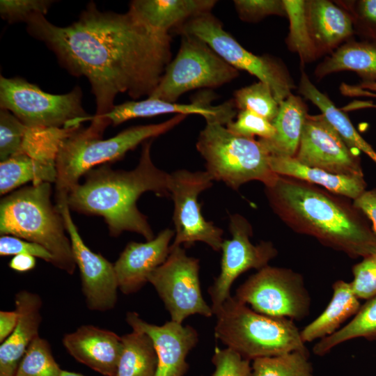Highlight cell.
Listing matches in <instances>:
<instances>
[{
  "mask_svg": "<svg viewBox=\"0 0 376 376\" xmlns=\"http://www.w3.org/2000/svg\"><path fill=\"white\" fill-rule=\"evenodd\" d=\"M31 36L44 42L70 72L86 77L100 117L115 106L116 95L149 97L171 62L169 33L155 31L126 13L102 12L90 3L79 19L58 26L42 14L26 22Z\"/></svg>",
  "mask_w": 376,
  "mask_h": 376,
  "instance_id": "cell-1",
  "label": "cell"
},
{
  "mask_svg": "<svg viewBox=\"0 0 376 376\" xmlns=\"http://www.w3.org/2000/svg\"><path fill=\"white\" fill-rule=\"evenodd\" d=\"M265 187L272 210L294 231L354 258L376 251V236L363 213L339 195L279 175Z\"/></svg>",
  "mask_w": 376,
  "mask_h": 376,
  "instance_id": "cell-2",
  "label": "cell"
},
{
  "mask_svg": "<svg viewBox=\"0 0 376 376\" xmlns=\"http://www.w3.org/2000/svg\"><path fill=\"white\" fill-rule=\"evenodd\" d=\"M153 139L143 143L137 166L130 171L113 170L107 164L88 171L83 183L69 192L70 210L102 217L111 235L124 231L142 235L146 241L155 237L147 217L138 209L141 194L152 191L159 197H169V174L152 162L150 148Z\"/></svg>",
  "mask_w": 376,
  "mask_h": 376,
  "instance_id": "cell-3",
  "label": "cell"
},
{
  "mask_svg": "<svg viewBox=\"0 0 376 376\" xmlns=\"http://www.w3.org/2000/svg\"><path fill=\"white\" fill-rule=\"evenodd\" d=\"M186 117L176 114L161 123L131 127L108 139H102L105 128L111 125L104 119H92L88 127L73 130L63 139L57 153L56 203L67 200L81 176L95 166L120 159L140 143L172 130Z\"/></svg>",
  "mask_w": 376,
  "mask_h": 376,
  "instance_id": "cell-4",
  "label": "cell"
},
{
  "mask_svg": "<svg viewBox=\"0 0 376 376\" xmlns=\"http://www.w3.org/2000/svg\"><path fill=\"white\" fill-rule=\"evenodd\" d=\"M49 182L32 184L15 191L0 203V233L43 246L52 265L72 274L77 267L61 212L51 202Z\"/></svg>",
  "mask_w": 376,
  "mask_h": 376,
  "instance_id": "cell-5",
  "label": "cell"
},
{
  "mask_svg": "<svg viewBox=\"0 0 376 376\" xmlns=\"http://www.w3.org/2000/svg\"><path fill=\"white\" fill-rule=\"evenodd\" d=\"M214 315L215 338L249 361L307 350L293 320L258 313L234 297Z\"/></svg>",
  "mask_w": 376,
  "mask_h": 376,
  "instance_id": "cell-6",
  "label": "cell"
},
{
  "mask_svg": "<svg viewBox=\"0 0 376 376\" xmlns=\"http://www.w3.org/2000/svg\"><path fill=\"white\" fill-rule=\"evenodd\" d=\"M196 149L213 180L233 189L253 180L267 186L277 176L269 165V151L260 139L235 134L218 122H206Z\"/></svg>",
  "mask_w": 376,
  "mask_h": 376,
  "instance_id": "cell-7",
  "label": "cell"
},
{
  "mask_svg": "<svg viewBox=\"0 0 376 376\" xmlns=\"http://www.w3.org/2000/svg\"><path fill=\"white\" fill-rule=\"evenodd\" d=\"M0 106L28 127H79L92 118L82 107L79 87L65 94L54 95L19 77H0Z\"/></svg>",
  "mask_w": 376,
  "mask_h": 376,
  "instance_id": "cell-8",
  "label": "cell"
},
{
  "mask_svg": "<svg viewBox=\"0 0 376 376\" xmlns=\"http://www.w3.org/2000/svg\"><path fill=\"white\" fill-rule=\"evenodd\" d=\"M180 35L176 56L168 64L148 97L175 102L189 91L219 87L238 77V70L226 63L205 42L189 34Z\"/></svg>",
  "mask_w": 376,
  "mask_h": 376,
  "instance_id": "cell-9",
  "label": "cell"
},
{
  "mask_svg": "<svg viewBox=\"0 0 376 376\" xmlns=\"http://www.w3.org/2000/svg\"><path fill=\"white\" fill-rule=\"evenodd\" d=\"M175 30L180 34H189L201 39L233 68L247 71L267 84L279 104L295 88L283 63L272 57L258 56L246 50L224 29L221 22L211 13L192 17Z\"/></svg>",
  "mask_w": 376,
  "mask_h": 376,
  "instance_id": "cell-10",
  "label": "cell"
},
{
  "mask_svg": "<svg viewBox=\"0 0 376 376\" xmlns=\"http://www.w3.org/2000/svg\"><path fill=\"white\" fill-rule=\"evenodd\" d=\"M234 297L258 313L292 320L307 317L311 304L301 274L269 265L250 276Z\"/></svg>",
  "mask_w": 376,
  "mask_h": 376,
  "instance_id": "cell-11",
  "label": "cell"
},
{
  "mask_svg": "<svg viewBox=\"0 0 376 376\" xmlns=\"http://www.w3.org/2000/svg\"><path fill=\"white\" fill-rule=\"evenodd\" d=\"M199 269L198 259L189 256L181 246L171 245L166 260L149 276L148 283L163 301L171 320L182 324L191 315H214L202 295Z\"/></svg>",
  "mask_w": 376,
  "mask_h": 376,
  "instance_id": "cell-12",
  "label": "cell"
},
{
  "mask_svg": "<svg viewBox=\"0 0 376 376\" xmlns=\"http://www.w3.org/2000/svg\"><path fill=\"white\" fill-rule=\"evenodd\" d=\"M213 178L205 171L177 170L169 174V189L174 203L175 237L171 246H192L196 242L221 251L224 231L205 220L198 203L199 194L210 188Z\"/></svg>",
  "mask_w": 376,
  "mask_h": 376,
  "instance_id": "cell-13",
  "label": "cell"
},
{
  "mask_svg": "<svg viewBox=\"0 0 376 376\" xmlns=\"http://www.w3.org/2000/svg\"><path fill=\"white\" fill-rule=\"evenodd\" d=\"M229 230L231 237L224 240L221 248L220 273L208 288L214 314L231 297V285L240 274L250 269L258 270L268 265L278 253L271 242L263 241L258 244L251 242L252 227L239 214L230 216Z\"/></svg>",
  "mask_w": 376,
  "mask_h": 376,
  "instance_id": "cell-14",
  "label": "cell"
},
{
  "mask_svg": "<svg viewBox=\"0 0 376 376\" xmlns=\"http://www.w3.org/2000/svg\"><path fill=\"white\" fill-rule=\"evenodd\" d=\"M294 157L333 174L363 177L359 157L322 113L306 116Z\"/></svg>",
  "mask_w": 376,
  "mask_h": 376,
  "instance_id": "cell-15",
  "label": "cell"
},
{
  "mask_svg": "<svg viewBox=\"0 0 376 376\" xmlns=\"http://www.w3.org/2000/svg\"><path fill=\"white\" fill-rule=\"evenodd\" d=\"M56 205L62 214L69 235L87 307L100 312L113 309L118 290L113 264L86 245L70 216L67 201L56 203Z\"/></svg>",
  "mask_w": 376,
  "mask_h": 376,
  "instance_id": "cell-16",
  "label": "cell"
},
{
  "mask_svg": "<svg viewBox=\"0 0 376 376\" xmlns=\"http://www.w3.org/2000/svg\"><path fill=\"white\" fill-rule=\"evenodd\" d=\"M125 320L132 330L151 338L157 356L155 376L185 375L188 369L187 357L198 341V334L194 327L172 320L162 325L150 324L136 312H128Z\"/></svg>",
  "mask_w": 376,
  "mask_h": 376,
  "instance_id": "cell-17",
  "label": "cell"
},
{
  "mask_svg": "<svg viewBox=\"0 0 376 376\" xmlns=\"http://www.w3.org/2000/svg\"><path fill=\"white\" fill-rule=\"evenodd\" d=\"M212 97L203 95L194 100L190 104H178L148 97L141 101H127L115 105L107 114L95 117L108 120L113 126L136 118L151 117L166 113L196 114L202 116L206 122H218L227 125L233 121L235 116V105L228 101L221 104H211Z\"/></svg>",
  "mask_w": 376,
  "mask_h": 376,
  "instance_id": "cell-18",
  "label": "cell"
},
{
  "mask_svg": "<svg viewBox=\"0 0 376 376\" xmlns=\"http://www.w3.org/2000/svg\"><path fill=\"white\" fill-rule=\"evenodd\" d=\"M175 231L166 228L146 242H129L113 264L118 289L125 295L139 291L150 274L167 258Z\"/></svg>",
  "mask_w": 376,
  "mask_h": 376,
  "instance_id": "cell-19",
  "label": "cell"
},
{
  "mask_svg": "<svg viewBox=\"0 0 376 376\" xmlns=\"http://www.w3.org/2000/svg\"><path fill=\"white\" fill-rule=\"evenodd\" d=\"M63 345L77 361L105 376H116L123 350L122 337L100 327L86 324L65 334Z\"/></svg>",
  "mask_w": 376,
  "mask_h": 376,
  "instance_id": "cell-20",
  "label": "cell"
},
{
  "mask_svg": "<svg viewBox=\"0 0 376 376\" xmlns=\"http://www.w3.org/2000/svg\"><path fill=\"white\" fill-rule=\"evenodd\" d=\"M42 304L36 293L23 290L15 295L19 318L13 333L0 345V376H15L28 347L39 336Z\"/></svg>",
  "mask_w": 376,
  "mask_h": 376,
  "instance_id": "cell-21",
  "label": "cell"
},
{
  "mask_svg": "<svg viewBox=\"0 0 376 376\" xmlns=\"http://www.w3.org/2000/svg\"><path fill=\"white\" fill-rule=\"evenodd\" d=\"M306 15L319 56L332 53L354 33L350 14L337 3L327 0L306 1Z\"/></svg>",
  "mask_w": 376,
  "mask_h": 376,
  "instance_id": "cell-22",
  "label": "cell"
},
{
  "mask_svg": "<svg viewBox=\"0 0 376 376\" xmlns=\"http://www.w3.org/2000/svg\"><path fill=\"white\" fill-rule=\"evenodd\" d=\"M217 1L214 0H134L129 11L148 28L169 33L187 20L210 13Z\"/></svg>",
  "mask_w": 376,
  "mask_h": 376,
  "instance_id": "cell-23",
  "label": "cell"
},
{
  "mask_svg": "<svg viewBox=\"0 0 376 376\" xmlns=\"http://www.w3.org/2000/svg\"><path fill=\"white\" fill-rule=\"evenodd\" d=\"M269 165L276 175L324 187L331 193L353 200L366 191L363 177L333 174L302 164L294 157L270 154Z\"/></svg>",
  "mask_w": 376,
  "mask_h": 376,
  "instance_id": "cell-24",
  "label": "cell"
},
{
  "mask_svg": "<svg viewBox=\"0 0 376 376\" xmlns=\"http://www.w3.org/2000/svg\"><path fill=\"white\" fill-rule=\"evenodd\" d=\"M333 294L326 308L314 320L300 330L302 340L312 342L329 336L354 316L361 307L348 282L338 280L332 285Z\"/></svg>",
  "mask_w": 376,
  "mask_h": 376,
  "instance_id": "cell-25",
  "label": "cell"
},
{
  "mask_svg": "<svg viewBox=\"0 0 376 376\" xmlns=\"http://www.w3.org/2000/svg\"><path fill=\"white\" fill-rule=\"evenodd\" d=\"M307 113L303 100L292 93L279 104L276 116L272 120L275 136L271 139H260L270 154L295 157Z\"/></svg>",
  "mask_w": 376,
  "mask_h": 376,
  "instance_id": "cell-26",
  "label": "cell"
},
{
  "mask_svg": "<svg viewBox=\"0 0 376 376\" xmlns=\"http://www.w3.org/2000/svg\"><path fill=\"white\" fill-rule=\"evenodd\" d=\"M341 71H352L363 81L376 82V43L347 41L317 66L315 75L322 79Z\"/></svg>",
  "mask_w": 376,
  "mask_h": 376,
  "instance_id": "cell-27",
  "label": "cell"
},
{
  "mask_svg": "<svg viewBox=\"0 0 376 376\" xmlns=\"http://www.w3.org/2000/svg\"><path fill=\"white\" fill-rule=\"evenodd\" d=\"M299 92L321 111L327 121L352 149L363 152L376 164V152L358 133L348 116L337 108L327 95L320 91L304 71L301 73Z\"/></svg>",
  "mask_w": 376,
  "mask_h": 376,
  "instance_id": "cell-28",
  "label": "cell"
},
{
  "mask_svg": "<svg viewBox=\"0 0 376 376\" xmlns=\"http://www.w3.org/2000/svg\"><path fill=\"white\" fill-rule=\"evenodd\" d=\"M56 164L45 163L24 153H18L0 163V194L4 195L31 182H56Z\"/></svg>",
  "mask_w": 376,
  "mask_h": 376,
  "instance_id": "cell-29",
  "label": "cell"
},
{
  "mask_svg": "<svg viewBox=\"0 0 376 376\" xmlns=\"http://www.w3.org/2000/svg\"><path fill=\"white\" fill-rule=\"evenodd\" d=\"M121 337L123 347L116 376H155L157 356L151 338L134 330Z\"/></svg>",
  "mask_w": 376,
  "mask_h": 376,
  "instance_id": "cell-30",
  "label": "cell"
},
{
  "mask_svg": "<svg viewBox=\"0 0 376 376\" xmlns=\"http://www.w3.org/2000/svg\"><path fill=\"white\" fill-rule=\"evenodd\" d=\"M361 337L376 340V295L361 306L349 323L333 334L320 339L313 346V352L322 357L337 345Z\"/></svg>",
  "mask_w": 376,
  "mask_h": 376,
  "instance_id": "cell-31",
  "label": "cell"
},
{
  "mask_svg": "<svg viewBox=\"0 0 376 376\" xmlns=\"http://www.w3.org/2000/svg\"><path fill=\"white\" fill-rule=\"evenodd\" d=\"M289 19L286 39L288 48L297 53L302 63L313 61L319 55L312 40L306 15V1L283 0Z\"/></svg>",
  "mask_w": 376,
  "mask_h": 376,
  "instance_id": "cell-32",
  "label": "cell"
},
{
  "mask_svg": "<svg viewBox=\"0 0 376 376\" xmlns=\"http://www.w3.org/2000/svg\"><path fill=\"white\" fill-rule=\"evenodd\" d=\"M251 376H313L308 350L255 359Z\"/></svg>",
  "mask_w": 376,
  "mask_h": 376,
  "instance_id": "cell-33",
  "label": "cell"
},
{
  "mask_svg": "<svg viewBox=\"0 0 376 376\" xmlns=\"http://www.w3.org/2000/svg\"><path fill=\"white\" fill-rule=\"evenodd\" d=\"M61 370L49 343L38 336L28 347L15 376H60Z\"/></svg>",
  "mask_w": 376,
  "mask_h": 376,
  "instance_id": "cell-34",
  "label": "cell"
},
{
  "mask_svg": "<svg viewBox=\"0 0 376 376\" xmlns=\"http://www.w3.org/2000/svg\"><path fill=\"white\" fill-rule=\"evenodd\" d=\"M235 107L254 112L272 122L277 115L279 103L270 87L259 81L235 91Z\"/></svg>",
  "mask_w": 376,
  "mask_h": 376,
  "instance_id": "cell-35",
  "label": "cell"
},
{
  "mask_svg": "<svg viewBox=\"0 0 376 376\" xmlns=\"http://www.w3.org/2000/svg\"><path fill=\"white\" fill-rule=\"evenodd\" d=\"M26 126L12 112L0 109V160L3 162L22 150L27 130Z\"/></svg>",
  "mask_w": 376,
  "mask_h": 376,
  "instance_id": "cell-36",
  "label": "cell"
},
{
  "mask_svg": "<svg viewBox=\"0 0 376 376\" xmlns=\"http://www.w3.org/2000/svg\"><path fill=\"white\" fill-rule=\"evenodd\" d=\"M336 2L350 14L354 31L363 40L376 43V0Z\"/></svg>",
  "mask_w": 376,
  "mask_h": 376,
  "instance_id": "cell-37",
  "label": "cell"
},
{
  "mask_svg": "<svg viewBox=\"0 0 376 376\" xmlns=\"http://www.w3.org/2000/svg\"><path fill=\"white\" fill-rule=\"evenodd\" d=\"M226 127L233 133L253 138L256 136L263 139H271L276 134V130L271 121L248 110L239 112L237 119L229 123Z\"/></svg>",
  "mask_w": 376,
  "mask_h": 376,
  "instance_id": "cell-38",
  "label": "cell"
},
{
  "mask_svg": "<svg viewBox=\"0 0 376 376\" xmlns=\"http://www.w3.org/2000/svg\"><path fill=\"white\" fill-rule=\"evenodd\" d=\"M351 288L359 299L368 300L376 295V251L363 258L352 267Z\"/></svg>",
  "mask_w": 376,
  "mask_h": 376,
  "instance_id": "cell-39",
  "label": "cell"
},
{
  "mask_svg": "<svg viewBox=\"0 0 376 376\" xmlns=\"http://www.w3.org/2000/svg\"><path fill=\"white\" fill-rule=\"evenodd\" d=\"M212 362L214 366L212 376H251L250 361L228 347H216Z\"/></svg>",
  "mask_w": 376,
  "mask_h": 376,
  "instance_id": "cell-40",
  "label": "cell"
},
{
  "mask_svg": "<svg viewBox=\"0 0 376 376\" xmlns=\"http://www.w3.org/2000/svg\"><path fill=\"white\" fill-rule=\"evenodd\" d=\"M242 20L257 22L269 15L286 16L283 0H235L233 1Z\"/></svg>",
  "mask_w": 376,
  "mask_h": 376,
  "instance_id": "cell-41",
  "label": "cell"
},
{
  "mask_svg": "<svg viewBox=\"0 0 376 376\" xmlns=\"http://www.w3.org/2000/svg\"><path fill=\"white\" fill-rule=\"evenodd\" d=\"M52 4L43 0H1L0 13L9 22H27L33 15H45Z\"/></svg>",
  "mask_w": 376,
  "mask_h": 376,
  "instance_id": "cell-42",
  "label": "cell"
},
{
  "mask_svg": "<svg viewBox=\"0 0 376 376\" xmlns=\"http://www.w3.org/2000/svg\"><path fill=\"white\" fill-rule=\"evenodd\" d=\"M19 254L33 256L50 263H52L53 260L51 253L43 246L36 243L13 235H1V256H16Z\"/></svg>",
  "mask_w": 376,
  "mask_h": 376,
  "instance_id": "cell-43",
  "label": "cell"
},
{
  "mask_svg": "<svg viewBox=\"0 0 376 376\" xmlns=\"http://www.w3.org/2000/svg\"><path fill=\"white\" fill-rule=\"evenodd\" d=\"M353 205L372 221V230L376 236V189L364 191L354 200Z\"/></svg>",
  "mask_w": 376,
  "mask_h": 376,
  "instance_id": "cell-44",
  "label": "cell"
},
{
  "mask_svg": "<svg viewBox=\"0 0 376 376\" xmlns=\"http://www.w3.org/2000/svg\"><path fill=\"white\" fill-rule=\"evenodd\" d=\"M18 313L13 311H0V342H3L14 331L18 321Z\"/></svg>",
  "mask_w": 376,
  "mask_h": 376,
  "instance_id": "cell-45",
  "label": "cell"
},
{
  "mask_svg": "<svg viewBox=\"0 0 376 376\" xmlns=\"http://www.w3.org/2000/svg\"><path fill=\"white\" fill-rule=\"evenodd\" d=\"M36 264V257L30 255L19 254L12 258L8 266L16 272H25L33 269Z\"/></svg>",
  "mask_w": 376,
  "mask_h": 376,
  "instance_id": "cell-46",
  "label": "cell"
},
{
  "mask_svg": "<svg viewBox=\"0 0 376 376\" xmlns=\"http://www.w3.org/2000/svg\"><path fill=\"white\" fill-rule=\"evenodd\" d=\"M360 88L376 93V82H365L362 81L358 86Z\"/></svg>",
  "mask_w": 376,
  "mask_h": 376,
  "instance_id": "cell-47",
  "label": "cell"
},
{
  "mask_svg": "<svg viewBox=\"0 0 376 376\" xmlns=\"http://www.w3.org/2000/svg\"><path fill=\"white\" fill-rule=\"evenodd\" d=\"M60 376H84V375L77 373L62 370Z\"/></svg>",
  "mask_w": 376,
  "mask_h": 376,
  "instance_id": "cell-48",
  "label": "cell"
}]
</instances>
